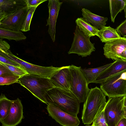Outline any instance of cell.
I'll list each match as a JSON object with an SVG mask.
<instances>
[{"label": "cell", "instance_id": "1", "mask_svg": "<svg viewBox=\"0 0 126 126\" xmlns=\"http://www.w3.org/2000/svg\"><path fill=\"white\" fill-rule=\"evenodd\" d=\"M45 98L47 104L56 105L73 116L79 112L80 102L70 91L54 87L47 91Z\"/></svg>", "mask_w": 126, "mask_h": 126}, {"label": "cell", "instance_id": "2", "mask_svg": "<svg viewBox=\"0 0 126 126\" xmlns=\"http://www.w3.org/2000/svg\"><path fill=\"white\" fill-rule=\"evenodd\" d=\"M107 102L106 95L100 88L96 86L90 89L83 105L81 118L83 123L91 124L104 110Z\"/></svg>", "mask_w": 126, "mask_h": 126}, {"label": "cell", "instance_id": "3", "mask_svg": "<svg viewBox=\"0 0 126 126\" xmlns=\"http://www.w3.org/2000/svg\"><path fill=\"white\" fill-rule=\"evenodd\" d=\"M18 83L26 88L41 102L47 105L45 98L46 93L55 87L50 78L30 74L20 77Z\"/></svg>", "mask_w": 126, "mask_h": 126}, {"label": "cell", "instance_id": "4", "mask_svg": "<svg viewBox=\"0 0 126 126\" xmlns=\"http://www.w3.org/2000/svg\"><path fill=\"white\" fill-rule=\"evenodd\" d=\"M71 74L70 91L77 98L80 103L86 100L90 89L88 84L81 67L73 65H70Z\"/></svg>", "mask_w": 126, "mask_h": 126}, {"label": "cell", "instance_id": "5", "mask_svg": "<svg viewBox=\"0 0 126 126\" xmlns=\"http://www.w3.org/2000/svg\"><path fill=\"white\" fill-rule=\"evenodd\" d=\"M0 55L18 63L21 68L26 71L29 74L49 78L64 67H54L52 66L45 67L32 64L17 57L10 50L6 52L0 51Z\"/></svg>", "mask_w": 126, "mask_h": 126}, {"label": "cell", "instance_id": "6", "mask_svg": "<svg viewBox=\"0 0 126 126\" xmlns=\"http://www.w3.org/2000/svg\"><path fill=\"white\" fill-rule=\"evenodd\" d=\"M100 87L109 98L126 95V71L108 78L101 84Z\"/></svg>", "mask_w": 126, "mask_h": 126}, {"label": "cell", "instance_id": "7", "mask_svg": "<svg viewBox=\"0 0 126 126\" xmlns=\"http://www.w3.org/2000/svg\"><path fill=\"white\" fill-rule=\"evenodd\" d=\"M124 96L110 97L104 110V114L108 126H116L124 117Z\"/></svg>", "mask_w": 126, "mask_h": 126}, {"label": "cell", "instance_id": "8", "mask_svg": "<svg viewBox=\"0 0 126 126\" xmlns=\"http://www.w3.org/2000/svg\"><path fill=\"white\" fill-rule=\"evenodd\" d=\"M74 33L71 48L68 52V54L75 53L84 57L90 56L95 51L94 43H92L90 40V37L80 31L77 26Z\"/></svg>", "mask_w": 126, "mask_h": 126}, {"label": "cell", "instance_id": "9", "mask_svg": "<svg viewBox=\"0 0 126 126\" xmlns=\"http://www.w3.org/2000/svg\"><path fill=\"white\" fill-rule=\"evenodd\" d=\"M46 109L49 116L62 126H79L80 122L77 116H73L58 106L47 104Z\"/></svg>", "mask_w": 126, "mask_h": 126}, {"label": "cell", "instance_id": "10", "mask_svg": "<svg viewBox=\"0 0 126 126\" xmlns=\"http://www.w3.org/2000/svg\"><path fill=\"white\" fill-rule=\"evenodd\" d=\"M28 9L26 6L8 16L0 22V28L20 31L26 16Z\"/></svg>", "mask_w": 126, "mask_h": 126}, {"label": "cell", "instance_id": "11", "mask_svg": "<svg viewBox=\"0 0 126 126\" xmlns=\"http://www.w3.org/2000/svg\"><path fill=\"white\" fill-rule=\"evenodd\" d=\"M24 118L23 106L21 100L17 98L12 100L11 108L7 115L0 121L2 126H16Z\"/></svg>", "mask_w": 126, "mask_h": 126}, {"label": "cell", "instance_id": "12", "mask_svg": "<svg viewBox=\"0 0 126 126\" xmlns=\"http://www.w3.org/2000/svg\"><path fill=\"white\" fill-rule=\"evenodd\" d=\"M104 54L107 58L121 61V55L126 48V38L125 37L105 43Z\"/></svg>", "mask_w": 126, "mask_h": 126}, {"label": "cell", "instance_id": "13", "mask_svg": "<svg viewBox=\"0 0 126 126\" xmlns=\"http://www.w3.org/2000/svg\"><path fill=\"white\" fill-rule=\"evenodd\" d=\"M63 3L59 0H49L47 6L49 16L46 26H48V32L53 42L55 41L56 24L60 7Z\"/></svg>", "mask_w": 126, "mask_h": 126}, {"label": "cell", "instance_id": "14", "mask_svg": "<svg viewBox=\"0 0 126 126\" xmlns=\"http://www.w3.org/2000/svg\"><path fill=\"white\" fill-rule=\"evenodd\" d=\"M69 66L70 65L64 66L50 78L55 87L70 91L71 74Z\"/></svg>", "mask_w": 126, "mask_h": 126}, {"label": "cell", "instance_id": "15", "mask_svg": "<svg viewBox=\"0 0 126 126\" xmlns=\"http://www.w3.org/2000/svg\"><path fill=\"white\" fill-rule=\"evenodd\" d=\"M26 6L25 0H0V22Z\"/></svg>", "mask_w": 126, "mask_h": 126}, {"label": "cell", "instance_id": "16", "mask_svg": "<svg viewBox=\"0 0 126 126\" xmlns=\"http://www.w3.org/2000/svg\"><path fill=\"white\" fill-rule=\"evenodd\" d=\"M126 71V61H115L102 72L94 82L101 84L108 78L119 73Z\"/></svg>", "mask_w": 126, "mask_h": 126}, {"label": "cell", "instance_id": "17", "mask_svg": "<svg viewBox=\"0 0 126 126\" xmlns=\"http://www.w3.org/2000/svg\"><path fill=\"white\" fill-rule=\"evenodd\" d=\"M82 18L98 30H100L105 26L108 20L107 17H104L95 15L88 10L84 8L81 10Z\"/></svg>", "mask_w": 126, "mask_h": 126}, {"label": "cell", "instance_id": "18", "mask_svg": "<svg viewBox=\"0 0 126 126\" xmlns=\"http://www.w3.org/2000/svg\"><path fill=\"white\" fill-rule=\"evenodd\" d=\"M75 22L79 30L88 36L90 37L95 36H98L99 30L82 18H78Z\"/></svg>", "mask_w": 126, "mask_h": 126}, {"label": "cell", "instance_id": "19", "mask_svg": "<svg viewBox=\"0 0 126 126\" xmlns=\"http://www.w3.org/2000/svg\"><path fill=\"white\" fill-rule=\"evenodd\" d=\"M98 34L101 41L105 43L121 37L116 29L110 26H105L99 30Z\"/></svg>", "mask_w": 126, "mask_h": 126}, {"label": "cell", "instance_id": "20", "mask_svg": "<svg viewBox=\"0 0 126 126\" xmlns=\"http://www.w3.org/2000/svg\"><path fill=\"white\" fill-rule=\"evenodd\" d=\"M111 63L95 68L82 69L81 70L87 79L88 83H93L98 76L112 64Z\"/></svg>", "mask_w": 126, "mask_h": 126}, {"label": "cell", "instance_id": "21", "mask_svg": "<svg viewBox=\"0 0 126 126\" xmlns=\"http://www.w3.org/2000/svg\"><path fill=\"white\" fill-rule=\"evenodd\" d=\"M0 38L17 41L25 40L26 37L21 31H16L0 28Z\"/></svg>", "mask_w": 126, "mask_h": 126}, {"label": "cell", "instance_id": "22", "mask_svg": "<svg viewBox=\"0 0 126 126\" xmlns=\"http://www.w3.org/2000/svg\"><path fill=\"white\" fill-rule=\"evenodd\" d=\"M110 9L111 21L114 22L117 14L124 9L125 4V0H110Z\"/></svg>", "mask_w": 126, "mask_h": 126}, {"label": "cell", "instance_id": "23", "mask_svg": "<svg viewBox=\"0 0 126 126\" xmlns=\"http://www.w3.org/2000/svg\"><path fill=\"white\" fill-rule=\"evenodd\" d=\"M12 100L7 98L1 94L0 97V121L4 119L8 114L10 110Z\"/></svg>", "mask_w": 126, "mask_h": 126}, {"label": "cell", "instance_id": "24", "mask_svg": "<svg viewBox=\"0 0 126 126\" xmlns=\"http://www.w3.org/2000/svg\"><path fill=\"white\" fill-rule=\"evenodd\" d=\"M38 6L28 7L26 16L20 31L26 32L30 30V25L34 13Z\"/></svg>", "mask_w": 126, "mask_h": 126}, {"label": "cell", "instance_id": "25", "mask_svg": "<svg viewBox=\"0 0 126 126\" xmlns=\"http://www.w3.org/2000/svg\"><path fill=\"white\" fill-rule=\"evenodd\" d=\"M20 77L16 75L0 76V85H9L14 83H18Z\"/></svg>", "mask_w": 126, "mask_h": 126}, {"label": "cell", "instance_id": "26", "mask_svg": "<svg viewBox=\"0 0 126 126\" xmlns=\"http://www.w3.org/2000/svg\"><path fill=\"white\" fill-rule=\"evenodd\" d=\"M0 64L7 68L15 75L20 77L29 74L26 71L21 68L9 65L0 62Z\"/></svg>", "mask_w": 126, "mask_h": 126}, {"label": "cell", "instance_id": "27", "mask_svg": "<svg viewBox=\"0 0 126 126\" xmlns=\"http://www.w3.org/2000/svg\"><path fill=\"white\" fill-rule=\"evenodd\" d=\"M104 110L94 119L92 125L94 126H108L104 116Z\"/></svg>", "mask_w": 126, "mask_h": 126}, {"label": "cell", "instance_id": "28", "mask_svg": "<svg viewBox=\"0 0 126 126\" xmlns=\"http://www.w3.org/2000/svg\"><path fill=\"white\" fill-rule=\"evenodd\" d=\"M116 30L120 35L126 37V18L125 20L119 26Z\"/></svg>", "mask_w": 126, "mask_h": 126}, {"label": "cell", "instance_id": "29", "mask_svg": "<svg viewBox=\"0 0 126 126\" xmlns=\"http://www.w3.org/2000/svg\"><path fill=\"white\" fill-rule=\"evenodd\" d=\"M0 62L9 65L21 68L20 65L18 63L0 55Z\"/></svg>", "mask_w": 126, "mask_h": 126}, {"label": "cell", "instance_id": "30", "mask_svg": "<svg viewBox=\"0 0 126 126\" xmlns=\"http://www.w3.org/2000/svg\"><path fill=\"white\" fill-rule=\"evenodd\" d=\"M47 0H25V2L28 7L38 6L42 3Z\"/></svg>", "mask_w": 126, "mask_h": 126}, {"label": "cell", "instance_id": "31", "mask_svg": "<svg viewBox=\"0 0 126 126\" xmlns=\"http://www.w3.org/2000/svg\"><path fill=\"white\" fill-rule=\"evenodd\" d=\"M16 75L6 67L0 64V76Z\"/></svg>", "mask_w": 126, "mask_h": 126}, {"label": "cell", "instance_id": "32", "mask_svg": "<svg viewBox=\"0 0 126 126\" xmlns=\"http://www.w3.org/2000/svg\"><path fill=\"white\" fill-rule=\"evenodd\" d=\"M10 46L6 41L0 38V51L6 52L9 50Z\"/></svg>", "mask_w": 126, "mask_h": 126}, {"label": "cell", "instance_id": "33", "mask_svg": "<svg viewBox=\"0 0 126 126\" xmlns=\"http://www.w3.org/2000/svg\"><path fill=\"white\" fill-rule=\"evenodd\" d=\"M116 126H126V118L124 117L121 119Z\"/></svg>", "mask_w": 126, "mask_h": 126}, {"label": "cell", "instance_id": "34", "mask_svg": "<svg viewBox=\"0 0 126 126\" xmlns=\"http://www.w3.org/2000/svg\"><path fill=\"white\" fill-rule=\"evenodd\" d=\"M123 105L124 107H126V95L124 96Z\"/></svg>", "mask_w": 126, "mask_h": 126}, {"label": "cell", "instance_id": "35", "mask_svg": "<svg viewBox=\"0 0 126 126\" xmlns=\"http://www.w3.org/2000/svg\"><path fill=\"white\" fill-rule=\"evenodd\" d=\"M125 4L124 7V10L125 14V17L126 18V0H125Z\"/></svg>", "mask_w": 126, "mask_h": 126}, {"label": "cell", "instance_id": "36", "mask_svg": "<svg viewBox=\"0 0 126 126\" xmlns=\"http://www.w3.org/2000/svg\"><path fill=\"white\" fill-rule=\"evenodd\" d=\"M124 117L126 118V107H124Z\"/></svg>", "mask_w": 126, "mask_h": 126}, {"label": "cell", "instance_id": "37", "mask_svg": "<svg viewBox=\"0 0 126 126\" xmlns=\"http://www.w3.org/2000/svg\"><path fill=\"white\" fill-rule=\"evenodd\" d=\"M85 126H93L92 125H91L89 124H86V125Z\"/></svg>", "mask_w": 126, "mask_h": 126}]
</instances>
